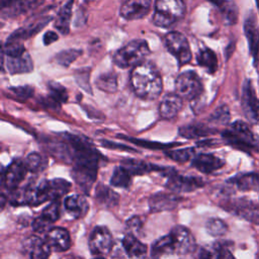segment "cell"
I'll return each instance as SVG.
<instances>
[{"mask_svg":"<svg viewBox=\"0 0 259 259\" xmlns=\"http://www.w3.org/2000/svg\"><path fill=\"white\" fill-rule=\"evenodd\" d=\"M170 235L172 237L175 253L177 254H187L191 252L195 247V240L191 232L183 226H175Z\"/></svg>","mask_w":259,"mask_h":259,"instance_id":"obj_11","label":"cell"},{"mask_svg":"<svg viewBox=\"0 0 259 259\" xmlns=\"http://www.w3.org/2000/svg\"><path fill=\"white\" fill-rule=\"evenodd\" d=\"M204 182L193 176H184L178 174L175 170L168 175L166 187L174 192H190L202 187Z\"/></svg>","mask_w":259,"mask_h":259,"instance_id":"obj_10","label":"cell"},{"mask_svg":"<svg viewBox=\"0 0 259 259\" xmlns=\"http://www.w3.org/2000/svg\"><path fill=\"white\" fill-rule=\"evenodd\" d=\"M205 229L209 235L213 237H218L226 234V232L228 231V226L221 219L212 218L206 222Z\"/></svg>","mask_w":259,"mask_h":259,"instance_id":"obj_38","label":"cell"},{"mask_svg":"<svg viewBox=\"0 0 259 259\" xmlns=\"http://www.w3.org/2000/svg\"><path fill=\"white\" fill-rule=\"evenodd\" d=\"M94 259H103V258H94Z\"/></svg>","mask_w":259,"mask_h":259,"instance_id":"obj_53","label":"cell"},{"mask_svg":"<svg viewBox=\"0 0 259 259\" xmlns=\"http://www.w3.org/2000/svg\"><path fill=\"white\" fill-rule=\"evenodd\" d=\"M122 247L125 253L133 258H140L145 256L147 252V246L142 243L133 234H126L122 239Z\"/></svg>","mask_w":259,"mask_h":259,"instance_id":"obj_26","label":"cell"},{"mask_svg":"<svg viewBox=\"0 0 259 259\" xmlns=\"http://www.w3.org/2000/svg\"><path fill=\"white\" fill-rule=\"evenodd\" d=\"M71 188V183L62 178L48 180V190L50 200H59Z\"/></svg>","mask_w":259,"mask_h":259,"instance_id":"obj_29","label":"cell"},{"mask_svg":"<svg viewBox=\"0 0 259 259\" xmlns=\"http://www.w3.org/2000/svg\"><path fill=\"white\" fill-rule=\"evenodd\" d=\"M121 166L124 167L131 175H143L152 171H162L164 168L136 159H125L121 162Z\"/></svg>","mask_w":259,"mask_h":259,"instance_id":"obj_27","label":"cell"},{"mask_svg":"<svg viewBox=\"0 0 259 259\" xmlns=\"http://www.w3.org/2000/svg\"><path fill=\"white\" fill-rule=\"evenodd\" d=\"M52 224L47 222L45 219H42L40 215L37 217L33 223H32V229L35 233H38V234H41V233H45V232H49L52 228H51Z\"/></svg>","mask_w":259,"mask_h":259,"instance_id":"obj_48","label":"cell"},{"mask_svg":"<svg viewBox=\"0 0 259 259\" xmlns=\"http://www.w3.org/2000/svg\"><path fill=\"white\" fill-rule=\"evenodd\" d=\"M229 111H228V108L223 106V107H220L218 108L213 113L212 115L210 116L209 120L212 121V122H217V123H226L228 122L229 120Z\"/></svg>","mask_w":259,"mask_h":259,"instance_id":"obj_47","label":"cell"},{"mask_svg":"<svg viewBox=\"0 0 259 259\" xmlns=\"http://www.w3.org/2000/svg\"><path fill=\"white\" fill-rule=\"evenodd\" d=\"M64 139L70 146L71 161L74 164L72 176L79 187L88 192L95 182L102 156L93 147L92 143L83 136L65 134Z\"/></svg>","mask_w":259,"mask_h":259,"instance_id":"obj_1","label":"cell"},{"mask_svg":"<svg viewBox=\"0 0 259 259\" xmlns=\"http://www.w3.org/2000/svg\"><path fill=\"white\" fill-rule=\"evenodd\" d=\"M126 226L128 230L131 231V234L133 233H139L142 228V222L139 217H133L126 222ZM134 235V234H133Z\"/></svg>","mask_w":259,"mask_h":259,"instance_id":"obj_49","label":"cell"},{"mask_svg":"<svg viewBox=\"0 0 259 259\" xmlns=\"http://www.w3.org/2000/svg\"><path fill=\"white\" fill-rule=\"evenodd\" d=\"M222 247L220 244H214L201 249L198 259H220Z\"/></svg>","mask_w":259,"mask_h":259,"instance_id":"obj_44","label":"cell"},{"mask_svg":"<svg viewBox=\"0 0 259 259\" xmlns=\"http://www.w3.org/2000/svg\"><path fill=\"white\" fill-rule=\"evenodd\" d=\"M227 208L230 209L229 211H234L235 213L244 217L247 220L258 223L259 208L256 204H253L251 201L241 199L233 200L229 202V206Z\"/></svg>","mask_w":259,"mask_h":259,"instance_id":"obj_22","label":"cell"},{"mask_svg":"<svg viewBox=\"0 0 259 259\" xmlns=\"http://www.w3.org/2000/svg\"><path fill=\"white\" fill-rule=\"evenodd\" d=\"M96 86L101 91L113 93L117 90V78L115 74L106 73L100 75L96 80Z\"/></svg>","mask_w":259,"mask_h":259,"instance_id":"obj_37","label":"cell"},{"mask_svg":"<svg viewBox=\"0 0 259 259\" xmlns=\"http://www.w3.org/2000/svg\"><path fill=\"white\" fill-rule=\"evenodd\" d=\"M132 183L131 173L121 165L116 167L113 171V174L110 179V184L114 187L119 188H128Z\"/></svg>","mask_w":259,"mask_h":259,"instance_id":"obj_34","label":"cell"},{"mask_svg":"<svg viewBox=\"0 0 259 259\" xmlns=\"http://www.w3.org/2000/svg\"><path fill=\"white\" fill-rule=\"evenodd\" d=\"M90 76V70L88 68L85 69H80L78 71H76L75 73V79L76 82L78 83V85L83 88L86 92L88 93H92V89L90 86V82H89V77Z\"/></svg>","mask_w":259,"mask_h":259,"instance_id":"obj_43","label":"cell"},{"mask_svg":"<svg viewBox=\"0 0 259 259\" xmlns=\"http://www.w3.org/2000/svg\"><path fill=\"white\" fill-rule=\"evenodd\" d=\"M74 0H68L65 5L60 9L55 20V27L62 33L67 34L70 29V22L72 17V6Z\"/></svg>","mask_w":259,"mask_h":259,"instance_id":"obj_28","label":"cell"},{"mask_svg":"<svg viewBox=\"0 0 259 259\" xmlns=\"http://www.w3.org/2000/svg\"><path fill=\"white\" fill-rule=\"evenodd\" d=\"M165 45L167 50L178 62L179 66H183L191 60V51L186 37L178 31H170L165 36Z\"/></svg>","mask_w":259,"mask_h":259,"instance_id":"obj_7","label":"cell"},{"mask_svg":"<svg viewBox=\"0 0 259 259\" xmlns=\"http://www.w3.org/2000/svg\"><path fill=\"white\" fill-rule=\"evenodd\" d=\"M120 138H123L127 141H131L132 143L134 144H137L141 147H146V148H149V149H166V148H169V147H173L175 146L176 144H160V143H152V142H148V141H143V140H138V139H134V138H126V137H123V136H118Z\"/></svg>","mask_w":259,"mask_h":259,"instance_id":"obj_45","label":"cell"},{"mask_svg":"<svg viewBox=\"0 0 259 259\" xmlns=\"http://www.w3.org/2000/svg\"><path fill=\"white\" fill-rule=\"evenodd\" d=\"M194 149L193 148H185V149H178V150H172L166 153V155L171 158L174 161L177 162H186L190 159H193L194 157Z\"/></svg>","mask_w":259,"mask_h":259,"instance_id":"obj_42","label":"cell"},{"mask_svg":"<svg viewBox=\"0 0 259 259\" xmlns=\"http://www.w3.org/2000/svg\"><path fill=\"white\" fill-rule=\"evenodd\" d=\"M48 89L50 91V96L53 99H55L57 102L63 103L68 101L67 89L63 85L57 82H50L48 84Z\"/></svg>","mask_w":259,"mask_h":259,"instance_id":"obj_41","label":"cell"},{"mask_svg":"<svg viewBox=\"0 0 259 259\" xmlns=\"http://www.w3.org/2000/svg\"><path fill=\"white\" fill-rule=\"evenodd\" d=\"M191 164L198 171L208 174L222 168L225 162L212 154H198L193 157Z\"/></svg>","mask_w":259,"mask_h":259,"instance_id":"obj_18","label":"cell"},{"mask_svg":"<svg viewBox=\"0 0 259 259\" xmlns=\"http://www.w3.org/2000/svg\"><path fill=\"white\" fill-rule=\"evenodd\" d=\"M175 253V247L171 235L159 238L152 244L151 259H161L162 256Z\"/></svg>","mask_w":259,"mask_h":259,"instance_id":"obj_25","label":"cell"},{"mask_svg":"<svg viewBox=\"0 0 259 259\" xmlns=\"http://www.w3.org/2000/svg\"><path fill=\"white\" fill-rule=\"evenodd\" d=\"M231 184L236 186L241 191H259V174L246 173L238 175L229 180Z\"/></svg>","mask_w":259,"mask_h":259,"instance_id":"obj_24","label":"cell"},{"mask_svg":"<svg viewBox=\"0 0 259 259\" xmlns=\"http://www.w3.org/2000/svg\"><path fill=\"white\" fill-rule=\"evenodd\" d=\"M24 163L28 171L32 173H38L48 167L49 161L45 156L38 153H31L26 157Z\"/></svg>","mask_w":259,"mask_h":259,"instance_id":"obj_35","label":"cell"},{"mask_svg":"<svg viewBox=\"0 0 259 259\" xmlns=\"http://www.w3.org/2000/svg\"><path fill=\"white\" fill-rule=\"evenodd\" d=\"M112 245V236L106 227L98 226L92 231L89 238V249L93 255L108 254Z\"/></svg>","mask_w":259,"mask_h":259,"instance_id":"obj_8","label":"cell"},{"mask_svg":"<svg viewBox=\"0 0 259 259\" xmlns=\"http://www.w3.org/2000/svg\"><path fill=\"white\" fill-rule=\"evenodd\" d=\"M46 241L51 246V248L56 251L63 252L71 247V238L69 232L60 227L52 228L46 236Z\"/></svg>","mask_w":259,"mask_h":259,"instance_id":"obj_16","label":"cell"},{"mask_svg":"<svg viewBox=\"0 0 259 259\" xmlns=\"http://www.w3.org/2000/svg\"><path fill=\"white\" fill-rule=\"evenodd\" d=\"M81 54L82 52L80 50H75V49L65 50L60 52L56 56V62L63 67H69Z\"/></svg>","mask_w":259,"mask_h":259,"instance_id":"obj_40","label":"cell"},{"mask_svg":"<svg viewBox=\"0 0 259 259\" xmlns=\"http://www.w3.org/2000/svg\"><path fill=\"white\" fill-rule=\"evenodd\" d=\"M208 1H210L213 5H215L220 9L225 20L229 24L236 22L238 12H237V8L233 2L228 1V0H208Z\"/></svg>","mask_w":259,"mask_h":259,"instance_id":"obj_33","label":"cell"},{"mask_svg":"<svg viewBox=\"0 0 259 259\" xmlns=\"http://www.w3.org/2000/svg\"><path fill=\"white\" fill-rule=\"evenodd\" d=\"M183 105V99L176 93H167L163 96L159 106L160 115L165 119L173 118L178 114Z\"/></svg>","mask_w":259,"mask_h":259,"instance_id":"obj_17","label":"cell"},{"mask_svg":"<svg viewBox=\"0 0 259 259\" xmlns=\"http://www.w3.org/2000/svg\"><path fill=\"white\" fill-rule=\"evenodd\" d=\"M245 32L250 45V50L254 55H257L259 47V33L254 19L248 18L245 22Z\"/></svg>","mask_w":259,"mask_h":259,"instance_id":"obj_36","label":"cell"},{"mask_svg":"<svg viewBox=\"0 0 259 259\" xmlns=\"http://www.w3.org/2000/svg\"><path fill=\"white\" fill-rule=\"evenodd\" d=\"M4 63H6L7 71L10 74L29 73L33 70V63L27 52L20 56L6 57V59L2 57V64L4 65Z\"/></svg>","mask_w":259,"mask_h":259,"instance_id":"obj_15","label":"cell"},{"mask_svg":"<svg viewBox=\"0 0 259 259\" xmlns=\"http://www.w3.org/2000/svg\"><path fill=\"white\" fill-rule=\"evenodd\" d=\"M10 90L12 91V93L23 100H26L28 98H30L33 95V88L31 86L28 85H24V86H18V87H12L10 88Z\"/></svg>","mask_w":259,"mask_h":259,"instance_id":"obj_46","label":"cell"},{"mask_svg":"<svg viewBox=\"0 0 259 259\" xmlns=\"http://www.w3.org/2000/svg\"><path fill=\"white\" fill-rule=\"evenodd\" d=\"M52 17L51 16H47L44 18L38 19L36 22L34 23H30L25 27H21L17 30H15L7 40H19V39H25L28 38L34 34H36L39 30L42 29V27H45L50 21H51Z\"/></svg>","mask_w":259,"mask_h":259,"instance_id":"obj_23","label":"cell"},{"mask_svg":"<svg viewBox=\"0 0 259 259\" xmlns=\"http://www.w3.org/2000/svg\"><path fill=\"white\" fill-rule=\"evenodd\" d=\"M102 145L104 147L110 148V149H114V148H119L121 150H126V151H132L133 149L124 146V145H117V144H113L112 142H108V141H102Z\"/></svg>","mask_w":259,"mask_h":259,"instance_id":"obj_51","label":"cell"},{"mask_svg":"<svg viewBox=\"0 0 259 259\" xmlns=\"http://www.w3.org/2000/svg\"><path fill=\"white\" fill-rule=\"evenodd\" d=\"M24 248L29 253L30 259H48L51 254V246L48 242L36 236L29 237L24 242Z\"/></svg>","mask_w":259,"mask_h":259,"instance_id":"obj_20","label":"cell"},{"mask_svg":"<svg viewBox=\"0 0 259 259\" xmlns=\"http://www.w3.org/2000/svg\"><path fill=\"white\" fill-rule=\"evenodd\" d=\"M242 107L245 115L251 122H257L259 118V104L257 102L254 90L249 81H246L243 86Z\"/></svg>","mask_w":259,"mask_h":259,"instance_id":"obj_14","label":"cell"},{"mask_svg":"<svg viewBox=\"0 0 259 259\" xmlns=\"http://www.w3.org/2000/svg\"><path fill=\"white\" fill-rule=\"evenodd\" d=\"M181 137L186 139H196L199 137H203L206 135H209L213 133L211 128L205 126L201 123H191V124H185L179 127L178 130Z\"/></svg>","mask_w":259,"mask_h":259,"instance_id":"obj_31","label":"cell"},{"mask_svg":"<svg viewBox=\"0 0 259 259\" xmlns=\"http://www.w3.org/2000/svg\"><path fill=\"white\" fill-rule=\"evenodd\" d=\"M175 91L182 99L192 100L202 91V84L197 74L193 71L181 73L175 81Z\"/></svg>","mask_w":259,"mask_h":259,"instance_id":"obj_6","label":"cell"},{"mask_svg":"<svg viewBox=\"0 0 259 259\" xmlns=\"http://www.w3.org/2000/svg\"><path fill=\"white\" fill-rule=\"evenodd\" d=\"M22 192L24 203L30 205H38L47 200H50L48 180H41L38 183L29 184Z\"/></svg>","mask_w":259,"mask_h":259,"instance_id":"obj_13","label":"cell"},{"mask_svg":"<svg viewBox=\"0 0 259 259\" xmlns=\"http://www.w3.org/2000/svg\"><path fill=\"white\" fill-rule=\"evenodd\" d=\"M131 83L136 95L145 100L158 98L163 88L162 77L150 62H143L133 69Z\"/></svg>","mask_w":259,"mask_h":259,"instance_id":"obj_2","label":"cell"},{"mask_svg":"<svg viewBox=\"0 0 259 259\" xmlns=\"http://www.w3.org/2000/svg\"><path fill=\"white\" fill-rule=\"evenodd\" d=\"M227 144L244 152H259V137L254 135L243 121H235L231 127L223 133Z\"/></svg>","mask_w":259,"mask_h":259,"instance_id":"obj_3","label":"cell"},{"mask_svg":"<svg viewBox=\"0 0 259 259\" xmlns=\"http://www.w3.org/2000/svg\"><path fill=\"white\" fill-rule=\"evenodd\" d=\"M150 54L148 42L145 39H134L119 49L113 56L114 64L122 69L135 68L142 64Z\"/></svg>","mask_w":259,"mask_h":259,"instance_id":"obj_4","label":"cell"},{"mask_svg":"<svg viewBox=\"0 0 259 259\" xmlns=\"http://www.w3.org/2000/svg\"><path fill=\"white\" fill-rule=\"evenodd\" d=\"M61 215V204L59 200H53L47 207L44 208L40 217L45 219L47 222L51 223L52 225L59 220Z\"/></svg>","mask_w":259,"mask_h":259,"instance_id":"obj_39","label":"cell"},{"mask_svg":"<svg viewBox=\"0 0 259 259\" xmlns=\"http://www.w3.org/2000/svg\"><path fill=\"white\" fill-rule=\"evenodd\" d=\"M220 259H235V257L233 256V254L225 247H222L221 250V255H220Z\"/></svg>","mask_w":259,"mask_h":259,"instance_id":"obj_52","label":"cell"},{"mask_svg":"<svg viewBox=\"0 0 259 259\" xmlns=\"http://www.w3.org/2000/svg\"><path fill=\"white\" fill-rule=\"evenodd\" d=\"M196 61L199 66L205 68L208 73H214L218 69V59L215 54L207 48L199 50L196 55Z\"/></svg>","mask_w":259,"mask_h":259,"instance_id":"obj_30","label":"cell"},{"mask_svg":"<svg viewBox=\"0 0 259 259\" xmlns=\"http://www.w3.org/2000/svg\"><path fill=\"white\" fill-rule=\"evenodd\" d=\"M184 12L183 0H156L153 22L160 27H170L183 17Z\"/></svg>","mask_w":259,"mask_h":259,"instance_id":"obj_5","label":"cell"},{"mask_svg":"<svg viewBox=\"0 0 259 259\" xmlns=\"http://www.w3.org/2000/svg\"><path fill=\"white\" fill-rule=\"evenodd\" d=\"M65 208L69 214H71L74 219H82L86 215L89 204L85 196L80 194H73L67 196L64 201Z\"/></svg>","mask_w":259,"mask_h":259,"instance_id":"obj_21","label":"cell"},{"mask_svg":"<svg viewBox=\"0 0 259 259\" xmlns=\"http://www.w3.org/2000/svg\"><path fill=\"white\" fill-rule=\"evenodd\" d=\"M27 168L21 160H14L9 164L6 170L2 171V185L9 191L15 190L24 179Z\"/></svg>","mask_w":259,"mask_h":259,"instance_id":"obj_9","label":"cell"},{"mask_svg":"<svg viewBox=\"0 0 259 259\" xmlns=\"http://www.w3.org/2000/svg\"><path fill=\"white\" fill-rule=\"evenodd\" d=\"M181 198L177 195L159 192L153 194L149 199V205L152 211L171 210L177 206Z\"/></svg>","mask_w":259,"mask_h":259,"instance_id":"obj_19","label":"cell"},{"mask_svg":"<svg viewBox=\"0 0 259 259\" xmlns=\"http://www.w3.org/2000/svg\"><path fill=\"white\" fill-rule=\"evenodd\" d=\"M95 197L99 203H101L107 207H112V206L116 205L118 202V199H119V196L117 195L116 192H114L109 187H107L101 183L96 188Z\"/></svg>","mask_w":259,"mask_h":259,"instance_id":"obj_32","label":"cell"},{"mask_svg":"<svg viewBox=\"0 0 259 259\" xmlns=\"http://www.w3.org/2000/svg\"><path fill=\"white\" fill-rule=\"evenodd\" d=\"M58 38H59V36H58V34H57L55 31L49 30V31H47V32L44 34L42 40H44V44H45L46 46H50V45H52L53 42H55L56 40H58Z\"/></svg>","mask_w":259,"mask_h":259,"instance_id":"obj_50","label":"cell"},{"mask_svg":"<svg viewBox=\"0 0 259 259\" xmlns=\"http://www.w3.org/2000/svg\"><path fill=\"white\" fill-rule=\"evenodd\" d=\"M152 0H125L120 7V15L127 20L145 17L151 9Z\"/></svg>","mask_w":259,"mask_h":259,"instance_id":"obj_12","label":"cell"}]
</instances>
